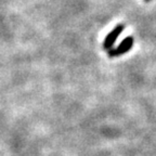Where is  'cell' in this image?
<instances>
[{"label":"cell","instance_id":"obj_1","mask_svg":"<svg viewBox=\"0 0 156 156\" xmlns=\"http://www.w3.org/2000/svg\"><path fill=\"white\" fill-rule=\"evenodd\" d=\"M133 41H134L133 37H131V36L126 37L116 49H111L110 51H108V56H110V58H115V56H119V55H122V54H125L126 52H128L130 49L132 48Z\"/></svg>","mask_w":156,"mask_h":156},{"label":"cell","instance_id":"obj_2","mask_svg":"<svg viewBox=\"0 0 156 156\" xmlns=\"http://www.w3.org/2000/svg\"><path fill=\"white\" fill-rule=\"evenodd\" d=\"M125 29V25L124 24H118L115 28H113L112 32H110V34L107 35L106 38L104 39L103 41V49L110 51L111 49L113 48L115 41L117 40V38L119 37V35L122 33V30Z\"/></svg>","mask_w":156,"mask_h":156},{"label":"cell","instance_id":"obj_3","mask_svg":"<svg viewBox=\"0 0 156 156\" xmlns=\"http://www.w3.org/2000/svg\"><path fill=\"white\" fill-rule=\"evenodd\" d=\"M144 1H145V2H149V1H151V0H144Z\"/></svg>","mask_w":156,"mask_h":156}]
</instances>
